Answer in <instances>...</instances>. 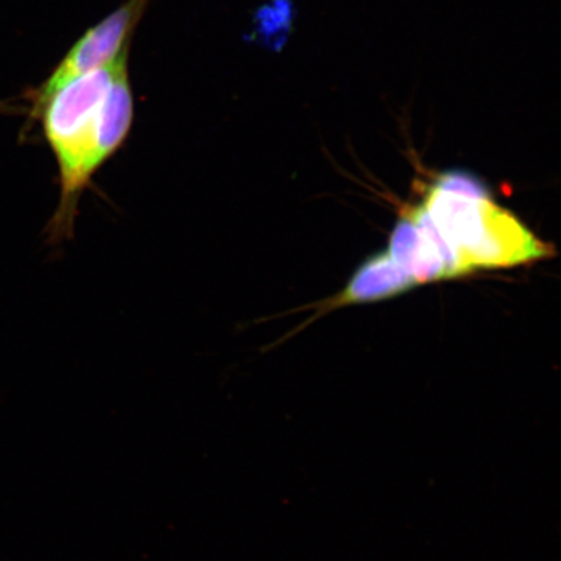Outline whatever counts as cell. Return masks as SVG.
Instances as JSON below:
<instances>
[{
  "label": "cell",
  "mask_w": 561,
  "mask_h": 561,
  "mask_svg": "<svg viewBox=\"0 0 561 561\" xmlns=\"http://www.w3.org/2000/svg\"><path fill=\"white\" fill-rule=\"evenodd\" d=\"M149 2L150 0H128L100 24L91 27L39 89H53L73 77L116 60L129 48L131 34Z\"/></svg>",
  "instance_id": "obj_3"
},
{
  "label": "cell",
  "mask_w": 561,
  "mask_h": 561,
  "mask_svg": "<svg viewBox=\"0 0 561 561\" xmlns=\"http://www.w3.org/2000/svg\"><path fill=\"white\" fill-rule=\"evenodd\" d=\"M468 273L506 268L552 255L546 243L491 198H469L431 186L423 202Z\"/></svg>",
  "instance_id": "obj_2"
},
{
  "label": "cell",
  "mask_w": 561,
  "mask_h": 561,
  "mask_svg": "<svg viewBox=\"0 0 561 561\" xmlns=\"http://www.w3.org/2000/svg\"><path fill=\"white\" fill-rule=\"evenodd\" d=\"M433 187L438 191L456 195L469 196V198H491L488 186L480 179L461 171H448L438 175Z\"/></svg>",
  "instance_id": "obj_6"
},
{
  "label": "cell",
  "mask_w": 561,
  "mask_h": 561,
  "mask_svg": "<svg viewBox=\"0 0 561 561\" xmlns=\"http://www.w3.org/2000/svg\"><path fill=\"white\" fill-rule=\"evenodd\" d=\"M388 252L417 284L448 279L446 266L436 245L421 233L409 210L398 220L390 236Z\"/></svg>",
  "instance_id": "obj_5"
},
{
  "label": "cell",
  "mask_w": 561,
  "mask_h": 561,
  "mask_svg": "<svg viewBox=\"0 0 561 561\" xmlns=\"http://www.w3.org/2000/svg\"><path fill=\"white\" fill-rule=\"evenodd\" d=\"M128 53L58 87L34 91L31 116L41 122L60 180L59 205L47 228L53 242L72 237L83 192L129 137L135 100Z\"/></svg>",
  "instance_id": "obj_1"
},
{
  "label": "cell",
  "mask_w": 561,
  "mask_h": 561,
  "mask_svg": "<svg viewBox=\"0 0 561 561\" xmlns=\"http://www.w3.org/2000/svg\"><path fill=\"white\" fill-rule=\"evenodd\" d=\"M415 277L405 272L388 251L378 252L364 262L350 278L345 289L322 306L321 312L351 305L374 304L401 296L417 286Z\"/></svg>",
  "instance_id": "obj_4"
}]
</instances>
